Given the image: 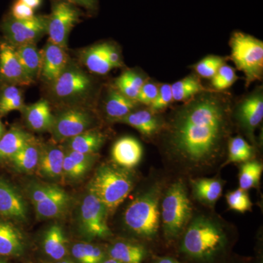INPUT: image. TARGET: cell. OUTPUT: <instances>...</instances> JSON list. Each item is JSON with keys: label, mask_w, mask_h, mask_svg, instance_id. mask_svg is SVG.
<instances>
[{"label": "cell", "mask_w": 263, "mask_h": 263, "mask_svg": "<svg viewBox=\"0 0 263 263\" xmlns=\"http://www.w3.org/2000/svg\"><path fill=\"white\" fill-rule=\"evenodd\" d=\"M226 98L205 91L186 101L173 119L170 143L190 163H205L220 152L228 129Z\"/></svg>", "instance_id": "1"}, {"label": "cell", "mask_w": 263, "mask_h": 263, "mask_svg": "<svg viewBox=\"0 0 263 263\" xmlns=\"http://www.w3.org/2000/svg\"><path fill=\"white\" fill-rule=\"evenodd\" d=\"M133 184V176L127 169L105 164L97 170L89 183V193L112 213L127 198Z\"/></svg>", "instance_id": "2"}, {"label": "cell", "mask_w": 263, "mask_h": 263, "mask_svg": "<svg viewBox=\"0 0 263 263\" xmlns=\"http://www.w3.org/2000/svg\"><path fill=\"white\" fill-rule=\"evenodd\" d=\"M226 235L220 227L208 218L194 219L185 233L182 250L195 259H209L224 247Z\"/></svg>", "instance_id": "3"}, {"label": "cell", "mask_w": 263, "mask_h": 263, "mask_svg": "<svg viewBox=\"0 0 263 263\" xmlns=\"http://www.w3.org/2000/svg\"><path fill=\"white\" fill-rule=\"evenodd\" d=\"M160 186H153L128 205L124 213L126 226L137 235L146 238L155 236L160 226Z\"/></svg>", "instance_id": "4"}, {"label": "cell", "mask_w": 263, "mask_h": 263, "mask_svg": "<svg viewBox=\"0 0 263 263\" xmlns=\"http://www.w3.org/2000/svg\"><path fill=\"white\" fill-rule=\"evenodd\" d=\"M231 60L243 72L247 86L260 80L263 72V43L241 32L233 33L230 41Z\"/></svg>", "instance_id": "5"}, {"label": "cell", "mask_w": 263, "mask_h": 263, "mask_svg": "<svg viewBox=\"0 0 263 263\" xmlns=\"http://www.w3.org/2000/svg\"><path fill=\"white\" fill-rule=\"evenodd\" d=\"M191 202L187 192L181 181L170 186L162 203V218L164 231L169 238L179 234L192 216Z\"/></svg>", "instance_id": "6"}, {"label": "cell", "mask_w": 263, "mask_h": 263, "mask_svg": "<svg viewBox=\"0 0 263 263\" xmlns=\"http://www.w3.org/2000/svg\"><path fill=\"white\" fill-rule=\"evenodd\" d=\"M28 194L36 214L41 219L60 217L70 203L68 194L52 183H32L29 186Z\"/></svg>", "instance_id": "7"}, {"label": "cell", "mask_w": 263, "mask_h": 263, "mask_svg": "<svg viewBox=\"0 0 263 263\" xmlns=\"http://www.w3.org/2000/svg\"><path fill=\"white\" fill-rule=\"evenodd\" d=\"M108 212L93 194H88L81 202L79 224L83 234L89 238H106L110 235L107 219Z\"/></svg>", "instance_id": "8"}, {"label": "cell", "mask_w": 263, "mask_h": 263, "mask_svg": "<svg viewBox=\"0 0 263 263\" xmlns=\"http://www.w3.org/2000/svg\"><path fill=\"white\" fill-rule=\"evenodd\" d=\"M51 87L53 95L60 100H77L89 94L92 81L79 67L67 65L61 75L51 83Z\"/></svg>", "instance_id": "9"}, {"label": "cell", "mask_w": 263, "mask_h": 263, "mask_svg": "<svg viewBox=\"0 0 263 263\" xmlns=\"http://www.w3.org/2000/svg\"><path fill=\"white\" fill-rule=\"evenodd\" d=\"M48 18L34 16L30 20H17L13 17L3 22L2 29L8 43L14 47L34 43L45 32H47Z\"/></svg>", "instance_id": "10"}, {"label": "cell", "mask_w": 263, "mask_h": 263, "mask_svg": "<svg viewBox=\"0 0 263 263\" xmlns=\"http://www.w3.org/2000/svg\"><path fill=\"white\" fill-rule=\"evenodd\" d=\"M79 18V11L70 3L60 2L55 4L51 15L48 18L49 42L65 48L69 33Z\"/></svg>", "instance_id": "11"}, {"label": "cell", "mask_w": 263, "mask_h": 263, "mask_svg": "<svg viewBox=\"0 0 263 263\" xmlns=\"http://www.w3.org/2000/svg\"><path fill=\"white\" fill-rule=\"evenodd\" d=\"M92 117L87 110L76 108L66 110L53 119L50 130L56 141L68 140L87 130Z\"/></svg>", "instance_id": "12"}, {"label": "cell", "mask_w": 263, "mask_h": 263, "mask_svg": "<svg viewBox=\"0 0 263 263\" xmlns=\"http://www.w3.org/2000/svg\"><path fill=\"white\" fill-rule=\"evenodd\" d=\"M0 79L5 85L29 86L32 81L26 73L15 53L8 42L0 43Z\"/></svg>", "instance_id": "13"}, {"label": "cell", "mask_w": 263, "mask_h": 263, "mask_svg": "<svg viewBox=\"0 0 263 263\" xmlns=\"http://www.w3.org/2000/svg\"><path fill=\"white\" fill-rule=\"evenodd\" d=\"M27 212V203L18 190L6 180L0 179V215L25 221Z\"/></svg>", "instance_id": "14"}, {"label": "cell", "mask_w": 263, "mask_h": 263, "mask_svg": "<svg viewBox=\"0 0 263 263\" xmlns=\"http://www.w3.org/2000/svg\"><path fill=\"white\" fill-rule=\"evenodd\" d=\"M41 76L50 83L56 80L68 65V57L65 48L49 41L41 52Z\"/></svg>", "instance_id": "15"}, {"label": "cell", "mask_w": 263, "mask_h": 263, "mask_svg": "<svg viewBox=\"0 0 263 263\" xmlns=\"http://www.w3.org/2000/svg\"><path fill=\"white\" fill-rule=\"evenodd\" d=\"M237 118L246 130L253 133L263 119V94L261 89L249 95L240 103Z\"/></svg>", "instance_id": "16"}, {"label": "cell", "mask_w": 263, "mask_h": 263, "mask_svg": "<svg viewBox=\"0 0 263 263\" xmlns=\"http://www.w3.org/2000/svg\"><path fill=\"white\" fill-rule=\"evenodd\" d=\"M114 162L125 169L136 167L141 162L143 148L140 142L133 137H124L114 143L111 151Z\"/></svg>", "instance_id": "17"}, {"label": "cell", "mask_w": 263, "mask_h": 263, "mask_svg": "<svg viewBox=\"0 0 263 263\" xmlns=\"http://www.w3.org/2000/svg\"><path fill=\"white\" fill-rule=\"evenodd\" d=\"M65 152L60 147L48 145L41 149L38 170L43 177L57 179L63 175Z\"/></svg>", "instance_id": "18"}, {"label": "cell", "mask_w": 263, "mask_h": 263, "mask_svg": "<svg viewBox=\"0 0 263 263\" xmlns=\"http://www.w3.org/2000/svg\"><path fill=\"white\" fill-rule=\"evenodd\" d=\"M25 241L22 232L8 221L0 220V255L23 254Z\"/></svg>", "instance_id": "19"}, {"label": "cell", "mask_w": 263, "mask_h": 263, "mask_svg": "<svg viewBox=\"0 0 263 263\" xmlns=\"http://www.w3.org/2000/svg\"><path fill=\"white\" fill-rule=\"evenodd\" d=\"M22 110L26 122L33 130L43 132L51 129L54 117L46 100H41L28 106H24Z\"/></svg>", "instance_id": "20"}, {"label": "cell", "mask_w": 263, "mask_h": 263, "mask_svg": "<svg viewBox=\"0 0 263 263\" xmlns=\"http://www.w3.org/2000/svg\"><path fill=\"white\" fill-rule=\"evenodd\" d=\"M33 140L30 135L21 128H11L0 138V161L10 160Z\"/></svg>", "instance_id": "21"}, {"label": "cell", "mask_w": 263, "mask_h": 263, "mask_svg": "<svg viewBox=\"0 0 263 263\" xmlns=\"http://www.w3.org/2000/svg\"><path fill=\"white\" fill-rule=\"evenodd\" d=\"M138 102L124 96L116 88L109 91L105 104V113L116 122L120 120L136 108Z\"/></svg>", "instance_id": "22"}, {"label": "cell", "mask_w": 263, "mask_h": 263, "mask_svg": "<svg viewBox=\"0 0 263 263\" xmlns=\"http://www.w3.org/2000/svg\"><path fill=\"white\" fill-rule=\"evenodd\" d=\"M106 45L107 43H101L86 48L82 52L83 62L94 73L105 75L114 69L107 57Z\"/></svg>", "instance_id": "23"}, {"label": "cell", "mask_w": 263, "mask_h": 263, "mask_svg": "<svg viewBox=\"0 0 263 263\" xmlns=\"http://www.w3.org/2000/svg\"><path fill=\"white\" fill-rule=\"evenodd\" d=\"M21 65L29 79L34 81L41 76L42 57L34 43H27L15 47Z\"/></svg>", "instance_id": "24"}, {"label": "cell", "mask_w": 263, "mask_h": 263, "mask_svg": "<svg viewBox=\"0 0 263 263\" xmlns=\"http://www.w3.org/2000/svg\"><path fill=\"white\" fill-rule=\"evenodd\" d=\"M118 122L134 127L145 136H152L160 128L159 119L152 110H142L132 112Z\"/></svg>", "instance_id": "25"}, {"label": "cell", "mask_w": 263, "mask_h": 263, "mask_svg": "<svg viewBox=\"0 0 263 263\" xmlns=\"http://www.w3.org/2000/svg\"><path fill=\"white\" fill-rule=\"evenodd\" d=\"M45 252L52 259L60 260L67 254V239L61 227L52 226L46 232L43 238Z\"/></svg>", "instance_id": "26"}, {"label": "cell", "mask_w": 263, "mask_h": 263, "mask_svg": "<svg viewBox=\"0 0 263 263\" xmlns=\"http://www.w3.org/2000/svg\"><path fill=\"white\" fill-rule=\"evenodd\" d=\"M105 142L103 133L96 130H86L67 140L68 149L84 154H95Z\"/></svg>", "instance_id": "27"}, {"label": "cell", "mask_w": 263, "mask_h": 263, "mask_svg": "<svg viewBox=\"0 0 263 263\" xmlns=\"http://www.w3.org/2000/svg\"><path fill=\"white\" fill-rule=\"evenodd\" d=\"M40 155L41 149L33 140L17 152L10 160L20 172L30 173L37 167Z\"/></svg>", "instance_id": "28"}, {"label": "cell", "mask_w": 263, "mask_h": 263, "mask_svg": "<svg viewBox=\"0 0 263 263\" xmlns=\"http://www.w3.org/2000/svg\"><path fill=\"white\" fill-rule=\"evenodd\" d=\"M174 101H188L207 89L202 86L196 75H190L171 85Z\"/></svg>", "instance_id": "29"}, {"label": "cell", "mask_w": 263, "mask_h": 263, "mask_svg": "<svg viewBox=\"0 0 263 263\" xmlns=\"http://www.w3.org/2000/svg\"><path fill=\"white\" fill-rule=\"evenodd\" d=\"M194 195L204 203L213 204L217 201L222 193V185L219 180L199 179L192 181Z\"/></svg>", "instance_id": "30"}, {"label": "cell", "mask_w": 263, "mask_h": 263, "mask_svg": "<svg viewBox=\"0 0 263 263\" xmlns=\"http://www.w3.org/2000/svg\"><path fill=\"white\" fill-rule=\"evenodd\" d=\"M145 254L141 246L124 242H118L109 249L110 257L123 263H141Z\"/></svg>", "instance_id": "31"}, {"label": "cell", "mask_w": 263, "mask_h": 263, "mask_svg": "<svg viewBox=\"0 0 263 263\" xmlns=\"http://www.w3.org/2000/svg\"><path fill=\"white\" fill-rule=\"evenodd\" d=\"M146 81L144 76L136 71H124L115 81V88L124 96L136 101L138 93Z\"/></svg>", "instance_id": "32"}, {"label": "cell", "mask_w": 263, "mask_h": 263, "mask_svg": "<svg viewBox=\"0 0 263 263\" xmlns=\"http://www.w3.org/2000/svg\"><path fill=\"white\" fill-rule=\"evenodd\" d=\"M24 107L22 91L15 85H5L0 93V116Z\"/></svg>", "instance_id": "33"}, {"label": "cell", "mask_w": 263, "mask_h": 263, "mask_svg": "<svg viewBox=\"0 0 263 263\" xmlns=\"http://www.w3.org/2000/svg\"><path fill=\"white\" fill-rule=\"evenodd\" d=\"M263 171L262 164L257 161H247L240 166L239 186L241 190H247L259 184Z\"/></svg>", "instance_id": "34"}, {"label": "cell", "mask_w": 263, "mask_h": 263, "mask_svg": "<svg viewBox=\"0 0 263 263\" xmlns=\"http://www.w3.org/2000/svg\"><path fill=\"white\" fill-rule=\"evenodd\" d=\"M72 254L80 263H103L105 254L101 249L87 243H78L72 247Z\"/></svg>", "instance_id": "35"}, {"label": "cell", "mask_w": 263, "mask_h": 263, "mask_svg": "<svg viewBox=\"0 0 263 263\" xmlns=\"http://www.w3.org/2000/svg\"><path fill=\"white\" fill-rule=\"evenodd\" d=\"M253 155V148L240 137L231 138L228 143V161L230 162H245Z\"/></svg>", "instance_id": "36"}, {"label": "cell", "mask_w": 263, "mask_h": 263, "mask_svg": "<svg viewBox=\"0 0 263 263\" xmlns=\"http://www.w3.org/2000/svg\"><path fill=\"white\" fill-rule=\"evenodd\" d=\"M226 64L224 57L211 55L202 59L195 65V70L205 79H212L218 70Z\"/></svg>", "instance_id": "37"}, {"label": "cell", "mask_w": 263, "mask_h": 263, "mask_svg": "<svg viewBox=\"0 0 263 263\" xmlns=\"http://www.w3.org/2000/svg\"><path fill=\"white\" fill-rule=\"evenodd\" d=\"M237 79L238 77L235 73V69L224 64L212 78V85L214 89L217 91H223L230 87Z\"/></svg>", "instance_id": "38"}, {"label": "cell", "mask_w": 263, "mask_h": 263, "mask_svg": "<svg viewBox=\"0 0 263 263\" xmlns=\"http://www.w3.org/2000/svg\"><path fill=\"white\" fill-rule=\"evenodd\" d=\"M226 198L230 209L235 212L245 213L250 210L252 206V202L248 194L241 189L230 192L227 195Z\"/></svg>", "instance_id": "39"}, {"label": "cell", "mask_w": 263, "mask_h": 263, "mask_svg": "<svg viewBox=\"0 0 263 263\" xmlns=\"http://www.w3.org/2000/svg\"><path fill=\"white\" fill-rule=\"evenodd\" d=\"M174 101L173 98L172 90L170 84L161 85L159 87L158 94L153 103L151 104V110L153 112L161 111Z\"/></svg>", "instance_id": "40"}, {"label": "cell", "mask_w": 263, "mask_h": 263, "mask_svg": "<svg viewBox=\"0 0 263 263\" xmlns=\"http://www.w3.org/2000/svg\"><path fill=\"white\" fill-rule=\"evenodd\" d=\"M159 87L160 86H157L155 83L146 81L138 93L136 101L150 106L158 94Z\"/></svg>", "instance_id": "41"}, {"label": "cell", "mask_w": 263, "mask_h": 263, "mask_svg": "<svg viewBox=\"0 0 263 263\" xmlns=\"http://www.w3.org/2000/svg\"><path fill=\"white\" fill-rule=\"evenodd\" d=\"M87 171L74 162L67 154H65L63 162V174H65L71 179H79L86 174Z\"/></svg>", "instance_id": "42"}, {"label": "cell", "mask_w": 263, "mask_h": 263, "mask_svg": "<svg viewBox=\"0 0 263 263\" xmlns=\"http://www.w3.org/2000/svg\"><path fill=\"white\" fill-rule=\"evenodd\" d=\"M65 154H67L74 162L84 167L86 171H89L96 159L95 154L81 153V152L70 149H67Z\"/></svg>", "instance_id": "43"}, {"label": "cell", "mask_w": 263, "mask_h": 263, "mask_svg": "<svg viewBox=\"0 0 263 263\" xmlns=\"http://www.w3.org/2000/svg\"><path fill=\"white\" fill-rule=\"evenodd\" d=\"M12 17L17 20H30L34 17V10L18 0L12 8Z\"/></svg>", "instance_id": "44"}, {"label": "cell", "mask_w": 263, "mask_h": 263, "mask_svg": "<svg viewBox=\"0 0 263 263\" xmlns=\"http://www.w3.org/2000/svg\"><path fill=\"white\" fill-rule=\"evenodd\" d=\"M106 53L108 61L113 66L114 68L122 67L123 65L122 57L119 50L114 45L107 43Z\"/></svg>", "instance_id": "45"}, {"label": "cell", "mask_w": 263, "mask_h": 263, "mask_svg": "<svg viewBox=\"0 0 263 263\" xmlns=\"http://www.w3.org/2000/svg\"><path fill=\"white\" fill-rule=\"evenodd\" d=\"M67 1L81 5L88 10H94L96 6V0H67Z\"/></svg>", "instance_id": "46"}, {"label": "cell", "mask_w": 263, "mask_h": 263, "mask_svg": "<svg viewBox=\"0 0 263 263\" xmlns=\"http://www.w3.org/2000/svg\"><path fill=\"white\" fill-rule=\"evenodd\" d=\"M20 1L34 10L41 5L42 0H20Z\"/></svg>", "instance_id": "47"}, {"label": "cell", "mask_w": 263, "mask_h": 263, "mask_svg": "<svg viewBox=\"0 0 263 263\" xmlns=\"http://www.w3.org/2000/svg\"><path fill=\"white\" fill-rule=\"evenodd\" d=\"M157 263H179L177 261L174 260V259L170 258H164L160 259Z\"/></svg>", "instance_id": "48"}, {"label": "cell", "mask_w": 263, "mask_h": 263, "mask_svg": "<svg viewBox=\"0 0 263 263\" xmlns=\"http://www.w3.org/2000/svg\"><path fill=\"white\" fill-rule=\"evenodd\" d=\"M5 134V127L3 123L0 121V138Z\"/></svg>", "instance_id": "49"}, {"label": "cell", "mask_w": 263, "mask_h": 263, "mask_svg": "<svg viewBox=\"0 0 263 263\" xmlns=\"http://www.w3.org/2000/svg\"><path fill=\"white\" fill-rule=\"evenodd\" d=\"M103 263H123V262H119V261L117 260V259H114L111 258L110 259H108V260L103 261Z\"/></svg>", "instance_id": "50"}, {"label": "cell", "mask_w": 263, "mask_h": 263, "mask_svg": "<svg viewBox=\"0 0 263 263\" xmlns=\"http://www.w3.org/2000/svg\"><path fill=\"white\" fill-rule=\"evenodd\" d=\"M56 263H74V262H71V261H69V260H62V261H59V262H57Z\"/></svg>", "instance_id": "51"}, {"label": "cell", "mask_w": 263, "mask_h": 263, "mask_svg": "<svg viewBox=\"0 0 263 263\" xmlns=\"http://www.w3.org/2000/svg\"><path fill=\"white\" fill-rule=\"evenodd\" d=\"M0 263H5V262H2V261H0Z\"/></svg>", "instance_id": "52"}]
</instances>
